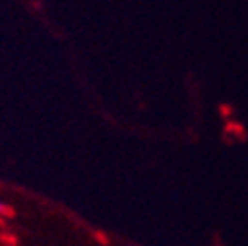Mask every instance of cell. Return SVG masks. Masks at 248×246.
<instances>
[{
	"label": "cell",
	"instance_id": "1",
	"mask_svg": "<svg viewBox=\"0 0 248 246\" xmlns=\"http://www.w3.org/2000/svg\"><path fill=\"white\" fill-rule=\"evenodd\" d=\"M6 211H8V207L4 203H0V213H6Z\"/></svg>",
	"mask_w": 248,
	"mask_h": 246
}]
</instances>
